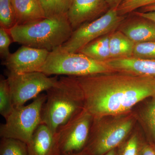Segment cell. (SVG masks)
I'll use <instances>...</instances> for the list:
<instances>
[{
	"label": "cell",
	"mask_w": 155,
	"mask_h": 155,
	"mask_svg": "<svg viewBox=\"0 0 155 155\" xmlns=\"http://www.w3.org/2000/svg\"><path fill=\"white\" fill-rule=\"evenodd\" d=\"M58 76L50 77L41 72L24 73L8 72V83L14 107L24 106L43 91H46L58 81Z\"/></svg>",
	"instance_id": "obj_9"
},
{
	"label": "cell",
	"mask_w": 155,
	"mask_h": 155,
	"mask_svg": "<svg viewBox=\"0 0 155 155\" xmlns=\"http://www.w3.org/2000/svg\"><path fill=\"white\" fill-rule=\"evenodd\" d=\"M110 34L96 39L84 47L78 52L100 62H105L110 60L111 59L109 44Z\"/></svg>",
	"instance_id": "obj_17"
},
{
	"label": "cell",
	"mask_w": 155,
	"mask_h": 155,
	"mask_svg": "<svg viewBox=\"0 0 155 155\" xmlns=\"http://www.w3.org/2000/svg\"><path fill=\"white\" fill-rule=\"evenodd\" d=\"M46 17L67 14L72 0H40Z\"/></svg>",
	"instance_id": "obj_20"
},
{
	"label": "cell",
	"mask_w": 155,
	"mask_h": 155,
	"mask_svg": "<svg viewBox=\"0 0 155 155\" xmlns=\"http://www.w3.org/2000/svg\"><path fill=\"white\" fill-rule=\"evenodd\" d=\"M105 63L114 71L155 78V60L131 57L110 59Z\"/></svg>",
	"instance_id": "obj_13"
},
{
	"label": "cell",
	"mask_w": 155,
	"mask_h": 155,
	"mask_svg": "<svg viewBox=\"0 0 155 155\" xmlns=\"http://www.w3.org/2000/svg\"><path fill=\"white\" fill-rule=\"evenodd\" d=\"M147 142L138 134H133L117 148L116 155H140Z\"/></svg>",
	"instance_id": "obj_18"
},
{
	"label": "cell",
	"mask_w": 155,
	"mask_h": 155,
	"mask_svg": "<svg viewBox=\"0 0 155 155\" xmlns=\"http://www.w3.org/2000/svg\"><path fill=\"white\" fill-rule=\"evenodd\" d=\"M140 155H155V144L147 142Z\"/></svg>",
	"instance_id": "obj_27"
},
{
	"label": "cell",
	"mask_w": 155,
	"mask_h": 155,
	"mask_svg": "<svg viewBox=\"0 0 155 155\" xmlns=\"http://www.w3.org/2000/svg\"><path fill=\"white\" fill-rule=\"evenodd\" d=\"M109 9H117L118 7L125 0H106Z\"/></svg>",
	"instance_id": "obj_29"
},
{
	"label": "cell",
	"mask_w": 155,
	"mask_h": 155,
	"mask_svg": "<svg viewBox=\"0 0 155 155\" xmlns=\"http://www.w3.org/2000/svg\"><path fill=\"white\" fill-rule=\"evenodd\" d=\"M133 125V118L123 115L106 122L102 118H94L88 142L83 152L89 155H105L125 141Z\"/></svg>",
	"instance_id": "obj_5"
},
{
	"label": "cell",
	"mask_w": 155,
	"mask_h": 155,
	"mask_svg": "<svg viewBox=\"0 0 155 155\" xmlns=\"http://www.w3.org/2000/svg\"><path fill=\"white\" fill-rule=\"evenodd\" d=\"M84 109L94 119L123 115L147 98L155 97V78L115 72L76 77Z\"/></svg>",
	"instance_id": "obj_1"
},
{
	"label": "cell",
	"mask_w": 155,
	"mask_h": 155,
	"mask_svg": "<svg viewBox=\"0 0 155 155\" xmlns=\"http://www.w3.org/2000/svg\"><path fill=\"white\" fill-rule=\"evenodd\" d=\"M132 57L155 60V41L135 43Z\"/></svg>",
	"instance_id": "obj_24"
},
{
	"label": "cell",
	"mask_w": 155,
	"mask_h": 155,
	"mask_svg": "<svg viewBox=\"0 0 155 155\" xmlns=\"http://www.w3.org/2000/svg\"><path fill=\"white\" fill-rule=\"evenodd\" d=\"M9 31L15 42L51 51L70 38L73 29L67 14H64L45 17L24 25H16Z\"/></svg>",
	"instance_id": "obj_3"
},
{
	"label": "cell",
	"mask_w": 155,
	"mask_h": 155,
	"mask_svg": "<svg viewBox=\"0 0 155 155\" xmlns=\"http://www.w3.org/2000/svg\"><path fill=\"white\" fill-rule=\"evenodd\" d=\"M46 94L41 123L54 134L84 109L83 91L76 77L61 76Z\"/></svg>",
	"instance_id": "obj_2"
},
{
	"label": "cell",
	"mask_w": 155,
	"mask_h": 155,
	"mask_svg": "<svg viewBox=\"0 0 155 155\" xmlns=\"http://www.w3.org/2000/svg\"><path fill=\"white\" fill-rule=\"evenodd\" d=\"M126 16L119 15L117 9H109L101 17L73 30L70 38L59 48L65 51L78 52L96 39L117 30Z\"/></svg>",
	"instance_id": "obj_8"
},
{
	"label": "cell",
	"mask_w": 155,
	"mask_h": 155,
	"mask_svg": "<svg viewBox=\"0 0 155 155\" xmlns=\"http://www.w3.org/2000/svg\"><path fill=\"white\" fill-rule=\"evenodd\" d=\"M0 155H28L27 143L11 138H2Z\"/></svg>",
	"instance_id": "obj_19"
},
{
	"label": "cell",
	"mask_w": 155,
	"mask_h": 155,
	"mask_svg": "<svg viewBox=\"0 0 155 155\" xmlns=\"http://www.w3.org/2000/svg\"><path fill=\"white\" fill-rule=\"evenodd\" d=\"M50 51L22 45L5 59L3 65L9 72L24 73L37 72L44 65Z\"/></svg>",
	"instance_id": "obj_10"
},
{
	"label": "cell",
	"mask_w": 155,
	"mask_h": 155,
	"mask_svg": "<svg viewBox=\"0 0 155 155\" xmlns=\"http://www.w3.org/2000/svg\"><path fill=\"white\" fill-rule=\"evenodd\" d=\"M0 25L8 31L16 25L12 0H0Z\"/></svg>",
	"instance_id": "obj_22"
},
{
	"label": "cell",
	"mask_w": 155,
	"mask_h": 155,
	"mask_svg": "<svg viewBox=\"0 0 155 155\" xmlns=\"http://www.w3.org/2000/svg\"><path fill=\"white\" fill-rule=\"evenodd\" d=\"M125 17L117 30L135 43L155 41V22L134 14Z\"/></svg>",
	"instance_id": "obj_12"
},
{
	"label": "cell",
	"mask_w": 155,
	"mask_h": 155,
	"mask_svg": "<svg viewBox=\"0 0 155 155\" xmlns=\"http://www.w3.org/2000/svg\"><path fill=\"white\" fill-rule=\"evenodd\" d=\"M94 118L85 109L55 134L56 155H73L86 147Z\"/></svg>",
	"instance_id": "obj_7"
},
{
	"label": "cell",
	"mask_w": 155,
	"mask_h": 155,
	"mask_svg": "<svg viewBox=\"0 0 155 155\" xmlns=\"http://www.w3.org/2000/svg\"><path fill=\"white\" fill-rule=\"evenodd\" d=\"M155 4V0H125L118 7L117 12L119 15L126 16L137 9Z\"/></svg>",
	"instance_id": "obj_23"
},
{
	"label": "cell",
	"mask_w": 155,
	"mask_h": 155,
	"mask_svg": "<svg viewBox=\"0 0 155 155\" xmlns=\"http://www.w3.org/2000/svg\"><path fill=\"white\" fill-rule=\"evenodd\" d=\"M46 99V94H41L28 105L14 107L0 126L1 138L16 139L27 144L41 123L42 109Z\"/></svg>",
	"instance_id": "obj_6"
},
{
	"label": "cell",
	"mask_w": 155,
	"mask_h": 155,
	"mask_svg": "<svg viewBox=\"0 0 155 155\" xmlns=\"http://www.w3.org/2000/svg\"><path fill=\"white\" fill-rule=\"evenodd\" d=\"M73 155H89L87 154L86 153L84 152H82Z\"/></svg>",
	"instance_id": "obj_32"
},
{
	"label": "cell",
	"mask_w": 155,
	"mask_h": 155,
	"mask_svg": "<svg viewBox=\"0 0 155 155\" xmlns=\"http://www.w3.org/2000/svg\"><path fill=\"white\" fill-rule=\"evenodd\" d=\"M143 120L155 144V97L150 102L145 109L143 116Z\"/></svg>",
	"instance_id": "obj_25"
},
{
	"label": "cell",
	"mask_w": 155,
	"mask_h": 155,
	"mask_svg": "<svg viewBox=\"0 0 155 155\" xmlns=\"http://www.w3.org/2000/svg\"><path fill=\"white\" fill-rule=\"evenodd\" d=\"M12 38L8 30L1 27L0 28V55L1 58L6 59L11 54L10 52V45Z\"/></svg>",
	"instance_id": "obj_26"
},
{
	"label": "cell",
	"mask_w": 155,
	"mask_h": 155,
	"mask_svg": "<svg viewBox=\"0 0 155 155\" xmlns=\"http://www.w3.org/2000/svg\"><path fill=\"white\" fill-rule=\"evenodd\" d=\"M28 155H56L55 134L41 123L27 143Z\"/></svg>",
	"instance_id": "obj_14"
},
{
	"label": "cell",
	"mask_w": 155,
	"mask_h": 155,
	"mask_svg": "<svg viewBox=\"0 0 155 155\" xmlns=\"http://www.w3.org/2000/svg\"><path fill=\"white\" fill-rule=\"evenodd\" d=\"M117 154V148L111 150L107 153L105 155H116Z\"/></svg>",
	"instance_id": "obj_31"
},
{
	"label": "cell",
	"mask_w": 155,
	"mask_h": 155,
	"mask_svg": "<svg viewBox=\"0 0 155 155\" xmlns=\"http://www.w3.org/2000/svg\"><path fill=\"white\" fill-rule=\"evenodd\" d=\"M12 3L16 25L28 24L46 17L40 0H12Z\"/></svg>",
	"instance_id": "obj_15"
},
{
	"label": "cell",
	"mask_w": 155,
	"mask_h": 155,
	"mask_svg": "<svg viewBox=\"0 0 155 155\" xmlns=\"http://www.w3.org/2000/svg\"><path fill=\"white\" fill-rule=\"evenodd\" d=\"M38 72L48 76L81 77L115 71L105 62L96 61L81 53L65 51L59 47L50 52Z\"/></svg>",
	"instance_id": "obj_4"
},
{
	"label": "cell",
	"mask_w": 155,
	"mask_h": 155,
	"mask_svg": "<svg viewBox=\"0 0 155 155\" xmlns=\"http://www.w3.org/2000/svg\"><path fill=\"white\" fill-rule=\"evenodd\" d=\"M109 10L106 0H72L67 17L74 30L101 17Z\"/></svg>",
	"instance_id": "obj_11"
},
{
	"label": "cell",
	"mask_w": 155,
	"mask_h": 155,
	"mask_svg": "<svg viewBox=\"0 0 155 155\" xmlns=\"http://www.w3.org/2000/svg\"><path fill=\"white\" fill-rule=\"evenodd\" d=\"M109 44L111 59L133 57L135 43L120 31L117 29L110 34Z\"/></svg>",
	"instance_id": "obj_16"
},
{
	"label": "cell",
	"mask_w": 155,
	"mask_h": 155,
	"mask_svg": "<svg viewBox=\"0 0 155 155\" xmlns=\"http://www.w3.org/2000/svg\"><path fill=\"white\" fill-rule=\"evenodd\" d=\"M11 90L7 78L0 80V114L6 119L14 110Z\"/></svg>",
	"instance_id": "obj_21"
},
{
	"label": "cell",
	"mask_w": 155,
	"mask_h": 155,
	"mask_svg": "<svg viewBox=\"0 0 155 155\" xmlns=\"http://www.w3.org/2000/svg\"><path fill=\"white\" fill-rule=\"evenodd\" d=\"M134 14L138 15L139 16H141V17H144L145 18H147L152 20L155 22V12H149L146 13H140L137 11H134Z\"/></svg>",
	"instance_id": "obj_28"
},
{
	"label": "cell",
	"mask_w": 155,
	"mask_h": 155,
	"mask_svg": "<svg viewBox=\"0 0 155 155\" xmlns=\"http://www.w3.org/2000/svg\"><path fill=\"white\" fill-rule=\"evenodd\" d=\"M137 11L140 13H146V12H153V11L155 12V4L142 8L139 9V11Z\"/></svg>",
	"instance_id": "obj_30"
}]
</instances>
